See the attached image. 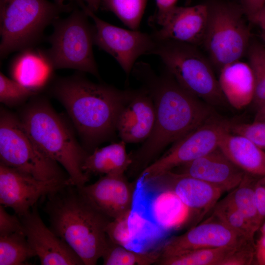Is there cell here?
<instances>
[{
	"instance_id": "cell-21",
	"label": "cell",
	"mask_w": 265,
	"mask_h": 265,
	"mask_svg": "<svg viewBox=\"0 0 265 265\" xmlns=\"http://www.w3.org/2000/svg\"><path fill=\"white\" fill-rule=\"evenodd\" d=\"M218 80L226 101L236 109H242L253 102L254 78L248 63L239 60L226 64L220 69Z\"/></svg>"
},
{
	"instance_id": "cell-40",
	"label": "cell",
	"mask_w": 265,
	"mask_h": 265,
	"mask_svg": "<svg viewBox=\"0 0 265 265\" xmlns=\"http://www.w3.org/2000/svg\"><path fill=\"white\" fill-rule=\"evenodd\" d=\"M247 19L258 26L262 30V32L265 33V5Z\"/></svg>"
},
{
	"instance_id": "cell-8",
	"label": "cell",
	"mask_w": 265,
	"mask_h": 265,
	"mask_svg": "<svg viewBox=\"0 0 265 265\" xmlns=\"http://www.w3.org/2000/svg\"><path fill=\"white\" fill-rule=\"evenodd\" d=\"M207 4L208 21L203 45L211 62L220 69L247 53L251 32L239 4L224 1Z\"/></svg>"
},
{
	"instance_id": "cell-39",
	"label": "cell",
	"mask_w": 265,
	"mask_h": 265,
	"mask_svg": "<svg viewBox=\"0 0 265 265\" xmlns=\"http://www.w3.org/2000/svg\"><path fill=\"white\" fill-rule=\"evenodd\" d=\"M255 243L254 260L259 265H265V234H261Z\"/></svg>"
},
{
	"instance_id": "cell-23",
	"label": "cell",
	"mask_w": 265,
	"mask_h": 265,
	"mask_svg": "<svg viewBox=\"0 0 265 265\" xmlns=\"http://www.w3.org/2000/svg\"><path fill=\"white\" fill-rule=\"evenodd\" d=\"M126 144L121 140L96 148L86 158L82 166L83 171L89 176L125 174L132 161Z\"/></svg>"
},
{
	"instance_id": "cell-33",
	"label": "cell",
	"mask_w": 265,
	"mask_h": 265,
	"mask_svg": "<svg viewBox=\"0 0 265 265\" xmlns=\"http://www.w3.org/2000/svg\"><path fill=\"white\" fill-rule=\"evenodd\" d=\"M231 132L244 136L265 151V123L254 121L251 123H232Z\"/></svg>"
},
{
	"instance_id": "cell-16",
	"label": "cell",
	"mask_w": 265,
	"mask_h": 265,
	"mask_svg": "<svg viewBox=\"0 0 265 265\" xmlns=\"http://www.w3.org/2000/svg\"><path fill=\"white\" fill-rule=\"evenodd\" d=\"M144 184L154 190L170 191L189 211L197 212L200 216L213 208L224 192L209 183L172 171L164 173Z\"/></svg>"
},
{
	"instance_id": "cell-17",
	"label": "cell",
	"mask_w": 265,
	"mask_h": 265,
	"mask_svg": "<svg viewBox=\"0 0 265 265\" xmlns=\"http://www.w3.org/2000/svg\"><path fill=\"white\" fill-rule=\"evenodd\" d=\"M207 4L176 5L153 33L159 39H169L195 46L203 45L208 21Z\"/></svg>"
},
{
	"instance_id": "cell-36",
	"label": "cell",
	"mask_w": 265,
	"mask_h": 265,
	"mask_svg": "<svg viewBox=\"0 0 265 265\" xmlns=\"http://www.w3.org/2000/svg\"><path fill=\"white\" fill-rule=\"evenodd\" d=\"M254 192L257 211L262 225L265 221V177L257 180Z\"/></svg>"
},
{
	"instance_id": "cell-24",
	"label": "cell",
	"mask_w": 265,
	"mask_h": 265,
	"mask_svg": "<svg viewBox=\"0 0 265 265\" xmlns=\"http://www.w3.org/2000/svg\"><path fill=\"white\" fill-rule=\"evenodd\" d=\"M258 179L245 173L239 185L227 196L255 232L261 226L255 200L254 189Z\"/></svg>"
},
{
	"instance_id": "cell-44",
	"label": "cell",
	"mask_w": 265,
	"mask_h": 265,
	"mask_svg": "<svg viewBox=\"0 0 265 265\" xmlns=\"http://www.w3.org/2000/svg\"><path fill=\"white\" fill-rule=\"evenodd\" d=\"M261 38H262V39L264 41V42L265 43V33H263V32L262 33Z\"/></svg>"
},
{
	"instance_id": "cell-1",
	"label": "cell",
	"mask_w": 265,
	"mask_h": 265,
	"mask_svg": "<svg viewBox=\"0 0 265 265\" xmlns=\"http://www.w3.org/2000/svg\"><path fill=\"white\" fill-rule=\"evenodd\" d=\"M153 98L155 120L147 139L131 154L130 175L136 180L163 150L212 117L211 108L183 88L166 70L157 75L147 63H135L132 72Z\"/></svg>"
},
{
	"instance_id": "cell-5",
	"label": "cell",
	"mask_w": 265,
	"mask_h": 265,
	"mask_svg": "<svg viewBox=\"0 0 265 265\" xmlns=\"http://www.w3.org/2000/svg\"><path fill=\"white\" fill-rule=\"evenodd\" d=\"M65 0H0V57L34 48L45 28L74 6Z\"/></svg>"
},
{
	"instance_id": "cell-18",
	"label": "cell",
	"mask_w": 265,
	"mask_h": 265,
	"mask_svg": "<svg viewBox=\"0 0 265 265\" xmlns=\"http://www.w3.org/2000/svg\"><path fill=\"white\" fill-rule=\"evenodd\" d=\"M170 171L201 180L224 192L232 191L237 187L245 174L218 147Z\"/></svg>"
},
{
	"instance_id": "cell-7",
	"label": "cell",
	"mask_w": 265,
	"mask_h": 265,
	"mask_svg": "<svg viewBox=\"0 0 265 265\" xmlns=\"http://www.w3.org/2000/svg\"><path fill=\"white\" fill-rule=\"evenodd\" d=\"M81 8L75 7L65 19L53 23V30L47 38L51 45L45 50L54 69H72L99 78L93 52V25Z\"/></svg>"
},
{
	"instance_id": "cell-6",
	"label": "cell",
	"mask_w": 265,
	"mask_h": 265,
	"mask_svg": "<svg viewBox=\"0 0 265 265\" xmlns=\"http://www.w3.org/2000/svg\"><path fill=\"white\" fill-rule=\"evenodd\" d=\"M156 40L153 54L160 58L183 88L208 104L220 105L226 101L211 63L197 46L173 40Z\"/></svg>"
},
{
	"instance_id": "cell-28",
	"label": "cell",
	"mask_w": 265,
	"mask_h": 265,
	"mask_svg": "<svg viewBox=\"0 0 265 265\" xmlns=\"http://www.w3.org/2000/svg\"><path fill=\"white\" fill-rule=\"evenodd\" d=\"M147 0H103L104 10L113 13L130 29L137 30Z\"/></svg>"
},
{
	"instance_id": "cell-4",
	"label": "cell",
	"mask_w": 265,
	"mask_h": 265,
	"mask_svg": "<svg viewBox=\"0 0 265 265\" xmlns=\"http://www.w3.org/2000/svg\"><path fill=\"white\" fill-rule=\"evenodd\" d=\"M38 94L29 100L18 116L38 148L65 169L69 185L81 187L89 181L82 166L89 153L48 99Z\"/></svg>"
},
{
	"instance_id": "cell-42",
	"label": "cell",
	"mask_w": 265,
	"mask_h": 265,
	"mask_svg": "<svg viewBox=\"0 0 265 265\" xmlns=\"http://www.w3.org/2000/svg\"><path fill=\"white\" fill-rule=\"evenodd\" d=\"M254 121L265 123V105L257 109Z\"/></svg>"
},
{
	"instance_id": "cell-43",
	"label": "cell",
	"mask_w": 265,
	"mask_h": 265,
	"mask_svg": "<svg viewBox=\"0 0 265 265\" xmlns=\"http://www.w3.org/2000/svg\"><path fill=\"white\" fill-rule=\"evenodd\" d=\"M260 230L261 234H265V221H264L261 225V227L260 228Z\"/></svg>"
},
{
	"instance_id": "cell-15",
	"label": "cell",
	"mask_w": 265,
	"mask_h": 265,
	"mask_svg": "<svg viewBox=\"0 0 265 265\" xmlns=\"http://www.w3.org/2000/svg\"><path fill=\"white\" fill-rule=\"evenodd\" d=\"M136 182H130L125 174H108L78 188L96 208L113 219L132 211Z\"/></svg>"
},
{
	"instance_id": "cell-37",
	"label": "cell",
	"mask_w": 265,
	"mask_h": 265,
	"mask_svg": "<svg viewBox=\"0 0 265 265\" xmlns=\"http://www.w3.org/2000/svg\"><path fill=\"white\" fill-rule=\"evenodd\" d=\"M157 10L150 18L149 22L152 26L158 27L163 22L167 13L176 5L177 0H155Z\"/></svg>"
},
{
	"instance_id": "cell-26",
	"label": "cell",
	"mask_w": 265,
	"mask_h": 265,
	"mask_svg": "<svg viewBox=\"0 0 265 265\" xmlns=\"http://www.w3.org/2000/svg\"><path fill=\"white\" fill-rule=\"evenodd\" d=\"M36 254L24 232L0 236V265H25Z\"/></svg>"
},
{
	"instance_id": "cell-30",
	"label": "cell",
	"mask_w": 265,
	"mask_h": 265,
	"mask_svg": "<svg viewBox=\"0 0 265 265\" xmlns=\"http://www.w3.org/2000/svg\"><path fill=\"white\" fill-rule=\"evenodd\" d=\"M212 215L245 238L254 241L256 232L227 196L216 204Z\"/></svg>"
},
{
	"instance_id": "cell-34",
	"label": "cell",
	"mask_w": 265,
	"mask_h": 265,
	"mask_svg": "<svg viewBox=\"0 0 265 265\" xmlns=\"http://www.w3.org/2000/svg\"><path fill=\"white\" fill-rule=\"evenodd\" d=\"M254 241L247 240L235 247L219 265H249L254 261Z\"/></svg>"
},
{
	"instance_id": "cell-27",
	"label": "cell",
	"mask_w": 265,
	"mask_h": 265,
	"mask_svg": "<svg viewBox=\"0 0 265 265\" xmlns=\"http://www.w3.org/2000/svg\"><path fill=\"white\" fill-rule=\"evenodd\" d=\"M235 247L201 249L178 255L161 258L159 265H219Z\"/></svg>"
},
{
	"instance_id": "cell-10",
	"label": "cell",
	"mask_w": 265,
	"mask_h": 265,
	"mask_svg": "<svg viewBox=\"0 0 265 265\" xmlns=\"http://www.w3.org/2000/svg\"><path fill=\"white\" fill-rule=\"evenodd\" d=\"M230 122L211 117L205 123L173 144L162 156L147 166L137 181L144 183L175 168L195 160L218 147Z\"/></svg>"
},
{
	"instance_id": "cell-3",
	"label": "cell",
	"mask_w": 265,
	"mask_h": 265,
	"mask_svg": "<svg viewBox=\"0 0 265 265\" xmlns=\"http://www.w3.org/2000/svg\"><path fill=\"white\" fill-rule=\"evenodd\" d=\"M47 196L44 209L51 229L71 247L84 265H96L108 245L106 229L111 219L75 186L66 185Z\"/></svg>"
},
{
	"instance_id": "cell-20",
	"label": "cell",
	"mask_w": 265,
	"mask_h": 265,
	"mask_svg": "<svg viewBox=\"0 0 265 265\" xmlns=\"http://www.w3.org/2000/svg\"><path fill=\"white\" fill-rule=\"evenodd\" d=\"M20 52L10 64L12 79L39 93L49 84L54 69L44 50L34 47Z\"/></svg>"
},
{
	"instance_id": "cell-22",
	"label": "cell",
	"mask_w": 265,
	"mask_h": 265,
	"mask_svg": "<svg viewBox=\"0 0 265 265\" xmlns=\"http://www.w3.org/2000/svg\"><path fill=\"white\" fill-rule=\"evenodd\" d=\"M218 148L245 173L257 178L265 177V151L248 138L228 131Z\"/></svg>"
},
{
	"instance_id": "cell-41",
	"label": "cell",
	"mask_w": 265,
	"mask_h": 265,
	"mask_svg": "<svg viewBox=\"0 0 265 265\" xmlns=\"http://www.w3.org/2000/svg\"><path fill=\"white\" fill-rule=\"evenodd\" d=\"M86 3L87 7L93 11L94 12L98 11L100 7L101 6V4L103 0H81Z\"/></svg>"
},
{
	"instance_id": "cell-31",
	"label": "cell",
	"mask_w": 265,
	"mask_h": 265,
	"mask_svg": "<svg viewBox=\"0 0 265 265\" xmlns=\"http://www.w3.org/2000/svg\"><path fill=\"white\" fill-rule=\"evenodd\" d=\"M38 94L2 72L0 73V102L9 107L24 104L33 96Z\"/></svg>"
},
{
	"instance_id": "cell-12",
	"label": "cell",
	"mask_w": 265,
	"mask_h": 265,
	"mask_svg": "<svg viewBox=\"0 0 265 265\" xmlns=\"http://www.w3.org/2000/svg\"><path fill=\"white\" fill-rule=\"evenodd\" d=\"M68 181H42L0 163V203L19 217L27 214L38 200L59 189Z\"/></svg>"
},
{
	"instance_id": "cell-38",
	"label": "cell",
	"mask_w": 265,
	"mask_h": 265,
	"mask_svg": "<svg viewBox=\"0 0 265 265\" xmlns=\"http://www.w3.org/2000/svg\"><path fill=\"white\" fill-rule=\"evenodd\" d=\"M247 18L253 15L265 5V0H239Z\"/></svg>"
},
{
	"instance_id": "cell-19",
	"label": "cell",
	"mask_w": 265,
	"mask_h": 265,
	"mask_svg": "<svg viewBox=\"0 0 265 265\" xmlns=\"http://www.w3.org/2000/svg\"><path fill=\"white\" fill-rule=\"evenodd\" d=\"M155 108L152 97L145 88L133 91L118 115L116 131L126 143L143 142L154 125Z\"/></svg>"
},
{
	"instance_id": "cell-13",
	"label": "cell",
	"mask_w": 265,
	"mask_h": 265,
	"mask_svg": "<svg viewBox=\"0 0 265 265\" xmlns=\"http://www.w3.org/2000/svg\"><path fill=\"white\" fill-rule=\"evenodd\" d=\"M247 240L250 239L212 215L186 233L167 240L159 248V259L201 249L236 247Z\"/></svg>"
},
{
	"instance_id": "cell-35",
	"label": "cell",
	"mask_w": 265,
	"mask_h": 265,
	"mask_svg": "<svg viewBox=\"0 0 265 265\" xmlns=\"http://www.w3.org/2000/svg\"><path fill=\"white\" fill-rule=\"evenodd\" d=\"M18 232H24L21 220L17 215L9 214L0 205V236Z\"/></svg>"
},
{
	"instance_id": "cell-11",
	"label": "cell",
	"mask_w": 265,
	"mask_h": 265,
	"mask_svg": "<svg viewBox=\"0 0 265 265\" xmlns=\"http://www.w3.org/2000/svg\"><path fill=\"white\" fill-rule=\"evenodd\" d=\"M76 0L94 22V44L110 54L127 76L140 56L153 54L156 42L153 33L115 26L99 18L81 0Z\"/></svg>"
},
{
	"instance_id": "cell-32",
	"label": "cell",
	"mask_w": 265,
	"mask_h": 265,
	"mask_svg": "<svg viewBox=\"0 0 265 265\" xmlns=\"http://www.w3.org/2000/svg\"><path fill=\"white\" fill-rule=\"evenodd\" d=\"M132 212L122 216L111 219L106 229L107 236L112 242L128 248L135 238L134 229L132 228Z\"/></svg>"
},
{
	"instance_id": "cell-14",
	"label": "cell",
	"mask_w": 265,
	"mask_h": 265,
	"mask_svg": "<svg viewBox=\"0 0 265 265\" xmlns=\"http://www.w3.org/2000/svg\"><path fill=\"white\" fill-rule=\"evenodd\" d=\"M28 242L42 265H84L81 258L43 222L34 206L20 217Z\"/></svg>"
},
{
	"instance_id": "cell-29",
	"label": "cell",
	"mask_w": 265,
	"mask_h": 265,
	"mask_svg": "<svg viewBox=\"0 0 265 265\" xmlns=\"http://www.w3.org/2000/svg\"><path fill=\"white\" fill-rule=\"evenodd\" d=\"M247 53L255 82L252 102L258 109L265 105V47L257 42H250Z\"/></svg>"
},
{
	"instance_id": "cell-2",
	"label": "cell",
	"mask_w": 265,
	"mask_h": 265,
	"mask_svg": "<svg viewBox=\"0 0 265 265\" xmlns=\"http://www.w3.org/2000/svg\"><path fill=\"white\" fill-rule=\"evenodd\" d=\"M133 91L92 82L80 73L56 79L50 89L64 107L89 153L117 132L120 110Z\"/></svg>"
},
{
	"instance_id": "cell-9",
	"label": "cell",
	"mask_w": 265,
	"mask_h": 265,
	"mask_svg": "<svg viewBox=\"0 0 265 265\" xmlns=\"http://www.w3.org/2000/svg\"><path fill=\"white\" fill-rule=\"evenodd\" d=\"M0 163L42 181H68L59 164L30 138L19 116L3 107L0 113Z\"/></svg>"
},
{
	"instance_id": "cell-25",
	"label": "cell",
	"mask_w": 265,
	"mask_h": 265,
	"mask_svg": "<svg viewBox=\"0 0 265 265\" xmlns=\"http://www.w3.org/2000/svg\"><path fill=\"white\" fill-rule=\"evenodd\" d=\"M160 257L159 249L148 252L136 251L118 245L109 239L102 258L105 265H156Z\"/></svg>"
}]
</instances>
